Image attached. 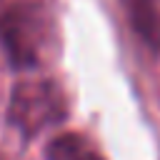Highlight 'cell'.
<instances>
[{
    "label": "cell",
    "instance_id": "1",
    "mask_svg": "<svg viewBox=\"0 0 160 160\" xmlns=\"http://www.w3.org/2000/svg\"><path fill=\"white\" fill-rule=\"evenodd\" d=\"M52 45L55 25L40 2H18L0 12V48L12 68H38Z\"/></svg>",
    "mask_w": 160,
    "mask_h": 160
},
{
    "label": "cell",
    "instance_id": "2",
    "mask_svg": "<svg viewBox=\"0 0 160 160\" xmlns=\"http://www.w3.org/2000/svg\"><path fill=\"white\" fill-rule=\"evenodd\" d=\"M68 118V98L52 80H20L8 100V122L22 135L35 138Z\"/></svg>",
    "mask_w": 160,
    "mask_h": 160
},
{
    "label": "cell",
    "instance_id": "4",
    "mask_svg": "<svg viewBox=\"0 0 160 160\" xmlns=\"http://www.w3.org/2000/svg\"><path fill=\"white\" fill-rule=\"evenodd\" d=\"M48 160H105L100 148L80 132H62L52 138L45 148Z\"/></svg>",
    "mask_w": 160,
    "mask_h": 160
},
{
    "label": "cell",
    "instance_id": "3",
    "mask_svg": "<svg viewBox=\"0 0 160 160\" xmlns=\"http://www.w3.org/2000/svg\"><path fill=\"white\" fill-rule=\"evenodd\" d=\"M125 18L150 55H160V0H120Z\"/></svg>",
    "mask_w": 160,
    "mask_h": 160
}]
</instances>
